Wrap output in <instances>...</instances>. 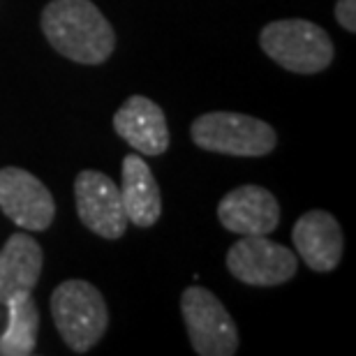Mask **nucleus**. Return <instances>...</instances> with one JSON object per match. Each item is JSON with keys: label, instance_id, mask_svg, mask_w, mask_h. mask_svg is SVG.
<instances>
[{"label": "nucleus", "instance_id": "nucleus-1", "mask_svg": "<svg viewBox=\"0 0 356 356\" xmlns=\"http://www.w3.org/2000/svg\"><path fill=\"white\" fill-rule=\"evenodd\" d=\"M42 33L60 56L81 65H99L116 47L111 24L90 0H51L42 12Z\"/></svg>", "mask_w": 356, "mask_h": 356}, {"label": "nucleus", "instance_id": "nucleus-2", "mask_svg": "<svg viewBox=\"0 0 356 356\" xmlns=\"http://www.w3.org/2000/svg\"><path fill=\"white\" fill-rule=\"evenodd\" d=\"M51 317L60 338L76 354L88 352L102 340L109 312L104 296L86 280H65L51 294Z\"/></svg>", "mask_w": 356, "mask_h": 356}, {"label": "nucleus", "instance_id": "nucleus-3", "mask_svg": "<svg viewBox=\"0 0 356 356\" xmlns=\"http://www.w3.org/2000/svg\"><path fill=\"white\" fill-rule=\"evenodd\" d=\"M259 44L268 58L296 74H317L333 60L329 33L305 19H280L264 26Z\"/></svg>", "mask_w": 356, "mask_h": 356}, {"label": "nucleus", "instance_id": "nucleus-4", "mask_svg": "<svg viewBox=\"0 0 356 356\" xmlns=\"http://www.w3.org/2000/svg\"><path fill=\"white\" fill-rule=\"evenodd\" d=\"M192 141L211 153L261 158L275 148V130L264 120L236 111H211L192 123Z\"/></svg>", "mask_w": 356, "mask_h": 356}, {"label": "nucleus", "instance_id": "nucleus-5", "mask_svg": "<svg viewBox=\"0 0 356 356\" xmlns=\"http://www.w3.org/2000/svg\"><path fill=\"white\" fill-rule=\"evenodd\" d=\"M181 312L192 350L202 356H232L238 350V331L222 301L204 287H188Z\"/></svg>", "mask_w": 356, "mask_h": 356}, {"label": "nucleus", "instance_id": "nucleus-6", "mask_svg": "<svg viewBox=\"0 0 356 356\" xmlns=\"http://www.w3.org/2000/svg\"><path fill=\"white\" fill-rule=\"evenodd\" d=\"M227 268L252 287H273L291 280L298 270L296 254L266 236H243L227 252Z\"/></svg>", "mask_w": 356, "mask_h": 356}, {"label": "nucleus", "instance_id": "nucleus-7", "mask_svg": "<svg viewBox=\"0 0 356 356\" xmlns=\"http://www.w3.org/2000/svg\"><path fill=\"white\" fill-rule=\"evenodd\" d=\"M0 211L26 232H44L51 227L56 204L47 185L26 169H0Z\"/></svg>", "mask_w": 356, "mask_h": 356}, {"label": "nucleus", "instance_id": "nucleus-8", "mask_svg": "<svg viewBox=\"0 0 356 356\" xmlns=\"http://www.w3.org/2000/svg\"><path fill=\"white\" fill-rule=\"evenodd\" d=\"M76 213L92 234L116 241L125 234L127 216L120 188L102 172L86 169L74 181Z\"/></svg>", "mask_w": 356, "mask_h": 356}, {"label": "nucleus", "instance_id": "nucleus-9", "mask_svg": "<svg viewBox=\"0 0 356 356\" xmlns=\"http://www.w3.org/2000/svg\"><path fill=\"white\" fill-rule=\"evenodd\" d=\"M218 220L238 236H268L280 222V206L261 185H241L218 204Z\"/></svg>", "mask_w": 356, "mask_h": 356}, {"label": "nucleus", "instance_id": "nucleus-10", "mask_svg": "<svg viewBox=\"0 0 356 356\" xmlns=\"http://www.w3.org/2000/svg\"><path fill=\"white\" fill-rule=\"evenodd\" d=\"M113 130L141 155H162L169 148V127L162 106L151 97L132 95L113 116Z\"/></svg>", "mask_w": 356, "mask_h": 356}, {"label": "nucleus", "instance_id": "nucleus-11", "mask_svg": "<svg viewBox=\"0 0 356 356\" xmlns=\"http://www.w3.org/2000/svg\"><path fill=\"white\" fill-rule=\"evenodd\" d=\"M296 252L317 273H329L343 259V229L326 211H308L291 232Z\"/></svg>", "mask_w": 356, "mask_h": 356}, {"label": "nucleus", "instance_id": "nucleus-12", "mask_svg": "<svg viewBox=\"0 0 356 356\" xmlns=\"http://www.w3.org/2000/svg\"><path fill=\"white\" fill-rule=\"evenodd\" d=\"M44 254L40 243L28 234H14L0 250V303L19 294H31L40 280Z\"/></svg>", "mask_w": 356, "mask_h": 356}, {"label": "nucleus", "instance_id": "nucleus-13", "mask_svg": "<svg viewBox=\"0 0 356 356\" xmlns=\"http://www.w3.org/2000/svg\"><path fill=\"white\" fill-rule=\"evenodd\" d=\"M123 209L127 222L141 227H153L162 213V197L158 181L139 155H125L123 160V185H120Z\"/></svg>", "mask_w": 356, "mask_h": 356}, {"label": "nucleus", "instance_id": "nucleus-14", "mask_svg": "<svg viewBox=\"0 0 356 356\" xmlns=\"http://www.w3.org/2000/svg\"><path fill=\"white\" fill-rule=\"evenodd\" d=\"M5 333L0 336V356H28L35 352L40 329V310L31 294H19L7 301Z\"/></svg>", "mask_w": 356, "mask_h": 356}, {"label": "nucleus", "instance_id": "nucleus-15", "mask_svg": "<svg viewBox=\"0 0 356 356\" xmlns=\"http://www.w3.org/2000/svg\"><path fill=\"white\" fill-rule=\"evenodd\" d=\"M336 19L345 31H356V0H338L336 5Z\"/></svg>", "mask_w": 356, "mask_h": 356}]
</instances>
